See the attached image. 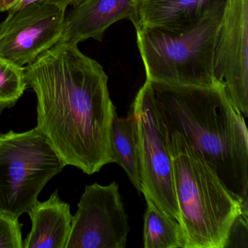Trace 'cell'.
<instances>
[{
    "instance_id": "obj_1",
    "label": "cell",
    "mask_w": 248,
    "mask_h": 248,
    "mask_svg": "<svg viewBox=\"0 0 248 248\" xmlns=\"http://www.w3.org/2000/svg\"><path fill=\"white\" fill-rule=\"evenodd\" d=\"M25 79L37 95V127L66 166L92 175L114 162L117 114L99 63L61 40L26 66Z\"/></svg>"
},
{
    "instance_id": "obj_2",
    "label": "cell",
    "mask_w": 248,
    "mask_h": 248,
    "mask_svg": "<svg viewBox=\"0 0 248 248\" xmlns=\"http://www.w3.org/2000/svg\"><path fill=\"white\" fill-rule=\"evenodd\" d=\"M149 82L162 131L181 136L248 209V129L224 87Z\"/></svg>"
},
{
    "instance_id": "obj_3",
    "label": "cell",
    "mask_w": 248,
    "mask_h": 248,
    "mask_svg": "<svg viewBox=\"0 0 248 248\" xmlns=\"http://www.w3.org/2000/svg\"><path fill=\"white\" fill-rule=\"evenodd\" d=\"M162 133L172 158L185 248H224L233 220L248 209L181 136Z\"/></svg>"
},
{
    "instance_id": "obj_4",
    "label": "cell",
    "mask_w": 248,
    "mask_h": 248,
    "mask_svg": "<svg viewBox=\"0 0 248 248\" xmlns=\"http://www.w3.org/2000/svg\"><path fill=\"white\" fill-rule=\"evenodd\" d=\"M226 1L184 27L136 30L146 80L173 86L221 85L215 77L214 56Z\"/></svg>"
},
{
    "instance_id": "obj_5",
    "label": "cell",
    "mask_w": 248,
    "mask_h": 248,
    "mask_svg": "<svg viewBox=\"0 0 248 248\" xmlns=\"http://www.w3.org/2000/svg\"><path fill=\"white\" fill-rule=\"evenodd\" d=\"M66 166L38 127L0 134V213L18 218Z\"/></svg>"
},
{
    "instance_id": "obj_6",
    "label": "cell",
    "mask_w": 248,
    "mask_h": 248,
    "mask_svg": "<svg viewBox=\"0 0 248 248\" xmlns=\"http://www.w3.org/2000/svg\"><path fill=\"white\" fill-rule=\"evenodd\" d=\"M132 111L138 125L141 192L180 223L172 158L161 130L149 81L138 92Z\"/></svg>"
},
{
    "instance_id": "obj_7",
    "label": "cell",
    "mask_w": 248,
    "mask_h": 248,
    "mask_svg": "<svg viewBox=\"0 0 248 248\" xmlns=\"http://www.w3.org/2000/svg\"><path fill=\"white\" fill-rule=\"evenodd\" d=\"M130 232L119 185H87L65 248H124Z\"/></svg>"
},
{
    "instance_id": "obj_8",
    "label": "cell",
    "mask_w": 248,
    "mask_h": 248,
    "mask_svg": "<svg viewBox=\"0 0 248 248\" xmlns=\"http://www.w3.org/2000/svg\"><path fill=\"white\" fill-rule=\"evenodd\" d=\"M66 8L34 3L8 12L0 24V57L20 66L31 64L62 40Z\"/></svg>"
},
{
    "instance_id": "obj_9",
    "label": "cell",
    "mask_w": 248,
    "mask_h": 248,
    "mask_svg": "<svg viewBox=\"0 0 248 248\" xmlns=\"http://www.w3.org/2000/svg\"><path fill=\"white\" fill-rule=\"evenodd\" d=\"M214 74L233 105L248 116V0H227L217 34Z\"/></svg>"
},
{
    "instance_id": "obj_10",
    "label": "cell",
    "mask_w": 248,
    "mask_h": 248,
    "mask_svg": "<svg viewBox=\"0 0 248 248\" xmlns=\"http://www.w3.org/2000/svg\"><path fill=\"white\" fill-rule=\"evenodd\" d=\"M134 0H83L66 15L62 40L78 45L88 39L102 41L114 23L131 19Z\"/></svg>"
},
{
    "instance_id": "obj_11",
    "label": "cell",
    "mask_w": 248,
    "mask_h": 248,
    "mask_svg": "<svg viewBox=\"0 0 248 248\" xmlns=\"http://www.w3.org/2000/svg\"><path fill=\"white\" fill-rule=\"evenodd\" d=\"M226 0H134L130 21L136 30L179 28L197 21Z\"/></svg>"
},
{
    "instance_id": "obj_12",
    "label": "cell",
    "mask_w": 248,
    "mask_h": 248,
    "mask_svg": "<svg viewBox=\"0 0 248 248\" xmlns=\"http://www.w3.org/2000/svg\"><path fill=\"white\" fill-rule=\"evenodd\" d=\"M28 214L32 227L24 248H65L73 216L69 203L61 200L58 191L47 201H37Z\"/></svg>"
},
{
    "instance_id": "obj_13",
    "label": "cell",
    "mask_w": 248,
    "mask_h": 248,
    "mask_svg": "<svg viewBox=\"0 0 248 248\" xmlns=\"http://www.w3.org/2000/svg\"><path fill=\"white\" fill-rule=\"evenodd\" d=\"M114 162L122 167L139 192H141L139 134L136 117L131 111L126 118L116 114L111 129Z\"/></svg>"
},
{
    "instance_id": "obj_14",
    "label": "cell",
    "mask_w": 248,
    "mask_h": 248,
    "mask_svg": "<svg viewBox=\"0 0 248 248\" xmlns=\"http://www.w3.org/2000/svg\"><path fill=\"white\" fill-rule=\"evenodd\" d=\"M145 199L147 208L143 225L144 248H185V236L179 222L152 200Z\"/></svg>"
},
{
    "instance_id": "obj_15",
    "label": "cell",
    "mask_w": 248,
    "mask_h": 248,
    "mask_svg": "<svg viewBox=\"0 0 248 248\" xmlns=\"http://www.w3.org/2000/svg\"><path fill=\"white\" fill-rule=\"evenodd\" d=\"M27 86L25 67L0 57V113L15 106Z\"/></svg>"
},
{
    "instance_id": "obj_16",
    "label": "cell",
    "mask_w": 248,
    "mask_h": 248,
    "mask_svg": "<svg viewBox=\"0 0 248 248\" xmlns=\"http://www.w3.org/2000/svg\"><path fill=\"white\" fill-rule=\"evenodd\" d=\"M18 218L0 213V248H24Z\"/></svg>"
},
{
    "instance_id": "obj_17",
    "label": "cell",
    "mask_w": 248,
    "mask_h": 248,
    "mask_svg": "<svg viewBox=\"0 0 248 248\" xmlns=\"http://www.w3.org/2000/svg\"><path fill=\"white\" fill-rule=\"evenodd\" d=\"M248 213H241L234 219L228 232L224 248H248Z\"/></svg>"
},
{
    "instance_id": "obj_18",
    "label": "cell",
    "mask_w": 248,
    "mask_h": 248,
    "mask_svg": "<svg viewBox=\"0 0 248 248\" xmlns=\"http://www.w3.org/2000/svg\"><path fill=\"white\" fill-rule=\"evenodd\" d=\"M19 0H1L0 2V11L5 12L9 11Z\"/></svg>"
},
{
    "instance_id": "obj_19",
    "label": "cell",
    "mask_w": 248,
    "mask_h": 248,
    "mask_svg": "<svg viewBox=\"0 0 248 248\" xmlns=\"http://www.w3.org/2000/svg\"><path fill=\"white\" fill-rule=\"evenodd\" d=\"M62 1L63 5H64L66 8H67V7L70 5H72L73 7L77 6V5L81 3L83 0H62Z\"/></svg>"
},
{
    "instance_id": "obj_20",
    "label": "cell",
    "mask_w": 248,
    "mask_h": 248,
    "mask_svg": "<svg viewBox=\"0 0 248 248\" xmlns=\"http://www.w3.org/2000/svg\"><path fill=\"white\" fill-rule=\"evenodd\" d=\"M0 2H1V0H0Z\"/></svg>"
}]
</instances>
